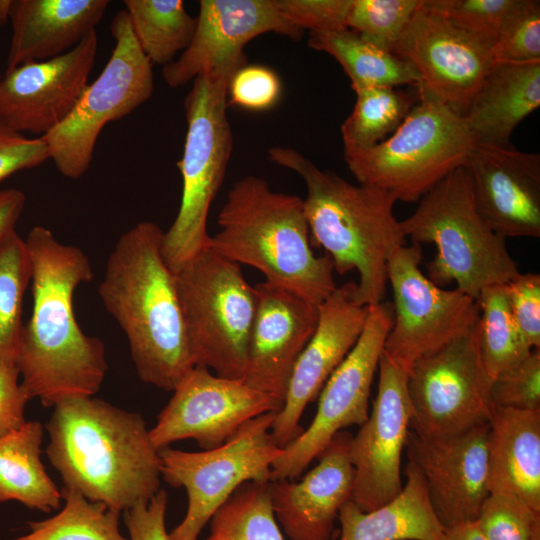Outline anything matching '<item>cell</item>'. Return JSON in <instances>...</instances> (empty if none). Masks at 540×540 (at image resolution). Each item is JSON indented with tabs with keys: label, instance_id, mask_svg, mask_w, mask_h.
I'll list each match as a JSON object with an SVG mask.
<instances>
[{
	"label": "cell",
	"instance_id": "obj_4",
	"mask_svg": "<svg viewBox=\"0 0 540 540\" xmlns=\"http://www.w3.org/2000/svg\"><path fill=\"white\" fill-rule=\"evenodd\" d=\"M269 159L297 173L305 182L303 199L312 246L322 247L334 271H357L354 299L361 306L383 302L392 254L406 245L395 198L370 185H354L290 147L268 150Z\"/></svg>",
	"mask_w": 540,
	"mask_h": 540
},
{
	"label": "cell",
	"instance_id": "obj_2",
	"mask_svg": "<svg viewBox=\"0 0 540 540\" xmlns=\"http://www.w3.org/2000/svg\"><path fill=\"white\" fill-rule=\"evenodd\" d=\"M52 408L46 455L64 487L119 512L159 491V451L139 413L85 395Z\"/></svg>",
	"mask_w": 540,
	"mask_h": 540
},
{
	"label": "cell",
	"instance_id": "obj_43",
	"mask_svg": "<svg viewBox=\"0 0 540 540\" xmlns=\"http://www.w3.org/2000/svg\"><path fill=\"white\" fill-rule=\"evenodd\" d=\"M282 15L297 29L324 33L348 29L352 0H274Z\"/></svg>",
	"mask_w": 540,
	"mask_h": 540
},
{
	"label": "cell",
	"instance_id": "obj_5",
	"mask_svg": "<svg viewBox=\"0 0 540 540\" xmlns=\"http://www.w3.org/2000/svg\"><path fill=\"white\" fill-rule=\"evenodd\" d=\"M210 248L239 265L260 271L265 281L320 305L336 289L334 267L312 250L301 197L276 192L248 175L227 194Z\"/></svg>",
	"mask_w": 540,
	"mask_h": 540
},
{
	"label": "cell",
	"instance_id": "obj_50",
	"mask_svg": "<svg viewBox=\"0 0 540 540\" xmlns=\"http://www.w3.org/2000/svg\"><path fill=\"white\" fill-rule=\"evenodd\" d=\"M13 0H0V25L9 21L10 10Z\"/></svg>",
	"mask_w": 540,
	"mask_h": 540
},
{
	"label": "cell",
	"instance_id": "obj_21",
	"mask_svg": "<svg viewBox=\"0 0 540 540\" xmlns=\"http://www.w3.org/2000/svg\"><path fill=\"white\" fill-rule=\"evenodd\" d=\"M355 287V282L337 286L318 306L316 329L293 367L283 407L272 424V437L281 448L302 433L299 423L306 406L318 397L362 333L369 307L355 301Z\"/></svg>",
	"mask_w": 540,
	"mask_h": 540
},
{
	"label": "cell",
	"instance_id": "obj_19",
	"mask_svg": "<svg viewBox=\"0 0 540 540\" xmlns=\"http://www.w3.org/2000/svg\"><path fill=\"white\" fill-rule=\"evenodd\" d=\"M194 37L177 60L165 65L166 84L177 88L197 76L247 65L244 47L252 39L276 33L299 40L303 31L279 11L274 0H201Z\"/></svg>",
	"mask_w": 540,
	"mask_h": 540
},
{
	"label": "cell",
	"instance_id": "obj_3",
	"mask_svg": "<svg viewBox=\"0 0 540 540\" xmlns=\"http://www.w3.org/2000/svg\"><path fill=\"white\" fill-rule=\"evenodd\" d=\"M162 229L141 221L111 251L98 294L125 333L141 381L173 391L195 366L175 273L162 251Z\"/></svg>",
	"mask_w": 540,
	"mask_h": 540
},
{
	"label": "cell",
	"instance_id": "obj_42",
	"mask_svg": "<svg viewBox=\"0 0 540 540\" xmlns=\"http://www.w3.org/2000/svg\"><path fill=\"white\" fill-rule=\"evenodd\" d=\"M282 93V83L274 70L262 65H245L230 78L227 101L252 111L275 106Z\"/></svg>",
	"mask_w": 540,
	"mask_h": 540
},
{
	"label": "cell",
	"instance_id": "obj_23",
	"mask_svg": "<svg viewBox=\"0 0 540 540\" xmlns=\"http://www.w3.org/2000/svg\"><path fill=\"white\" fill-rule=\"evenodd\" d=\"M254 287L256 313L242 380L284 402L293 367L316 329L319 305L266 281Z\"/></svg>",
	"mask_w": 540,
	"mask_h": 540
},
{
	"label": "cell",
	"instance_id": "obj_39",
	"mask_svg": "<svg viewBox=\"0 0 540 540\" xmlns=\"http://www.w3.org/2000/svg\"><path fill=\"white\" fill-rule=\"evenodd\" d=\"M494 62L540 61V2L518 0L492 46Z\"/></svg>",
	"mask_w": 540,
	"mask_h": 540
},
{
	"label": "cell",
	"instance_id": "obj_38",
	"mask_svg": "<svg viewBox=\"0 0 540 540\" xmlns=\"http://www.w3.org/2000/svg\"><path fill=\"white\" fill-rule=\"evenodd\" d=\"M518 0H422L421 8L458 29L494 44Z\"/></svg>",
	"mask_w": 540,
	"mask_h": 540
},
{
	"label": "cell",
	"instance_id": "obj_7",
	"mask_svg": "<svg viewBox=\"0 0 540 540\" xmlns=\"http://www.w3.org/2000/svg\"><path fill=\"white\" fill-rule=\"evenodd\" d=\"M400 126L381 143L344 151L359 182L390 193L396 201H419L452 171L466 167L478 144L465 117L423 85Z\"/></svg>",
	"mask_w": 540,
	"mask_h": 540
},
{
	"label": "cell",
	"instance_id": "obj_46",
	"mask_svg": "<svg viewBox=\"0 0 540 540\" xmlns=\"http://www.w3.org/2000/svg\"><path fill=\"white\" fill-rule=\"evenodd\" d=\"M19 378L16 354L0 351V436L26 422L24 412L30 399Z\"/></svg>",
	"mask_w": 540,
	"mask_h": 540
},
{
	"label": "cell",
	"instance_id": "obj_32",
	"mask_svg": "<svg viewBox=\"0 0 540 540\" xmlns=\"http://www.w3.org/2000/svg\"><path fill=\"white\" fill-rule=\"evenodd\" d=\"M476 300L479 356L490 387L500 372L522 361L533 349L513 318L505 284L484 288Z\"/></svg>",
	"mask_w": 540,
	"mask_h": 540
},
{
	"label": "cell",
	"instance_id": "obj_36",
	"mask_svg": "<svg viewBox=\"0 0 540 540\" xmlns=\"http://www.w3.org/2000/svg\"><path fill=\"white\" fill-rule=\"evenodd\" d=\"M31 260L25 239L13 231L0 245V351L16 354L24 294L31 283Z\"/></svg>",
	"mask_w": 540,
	"mask_h": 540
},
{
	"label": "cell",
	"instance_id": "obj_29",
	"mask_svg": "<svg viewBox=\"0 0 540 540\" xmlns=\"http://www.w3.org/2000/svg\"><path fill=\"white\" fill-rule=\"evenodd\" d=\"M44 426L26 421L0 436V503L18 501L29 509H59L62 496L41 461Z\"/></svg>",
	"mask_w": 540,
	"mask_h": 540
},
{
	"label": "cell",
	"instance_id": "obj_13",
	"mask_svg": "<svg viewBox=\"0 0 540 540\" xmlns=\"http://www.w3.org/2000/svg\"><path fill=\"white\" fill-rule=\"evenodd\" d=\"M393 323L388 302L369 306L356 344L331 374L319 393L315 416L307 429L285 447L273 462L270 480H295L349 426H361L369 415L371 386L384 342Z\"/></svg>",
	"mask_w": 540,
	"mask_h": 540
},
{
	"label": "cell",
	"instance_id": "obj_12",
	"mask_svg": "<svg viewBox=\"0 0 540 540\" xmlns=\"http://www.w3.org/2000/svg\"><path fill=\"white\" fill-rule=\"evenodd\" d=\"M420 245H404L390 257L387 278L393 292V323L383 354L406 372L419 358L468 332L479 319L476 299L444 289L420 269Z\"/></svg>",
	"mask_w": 540,
	"mask_h": 540
},
{
	"label": "cell",
	"instance_id": "obj_9",
	"mask_svg": "<svg viewBox=\"0 0 540 540\" xmlns=\"http://www.w3.org/2000/svg\"><path fill=\"white\" fill-rule=\"evenodd\" d=\"M175 276L195 366L242 380L256 313L255 287L239 264L211 248L189 260Z\"/></svg>",
	"mask_w": 540,
	"mask_h": 540
},
{
	"label": "cell",
	"instance_id": "obj_14",
	"mask_svg": "<svg viewBox=\"0 0 540 540\" xmlns=\"http://www.w3.org/2000/svg\"><path fill=\"white\" fill-rule=\"evenodd\" d=\"M478 321L465 334L416 360L407 371L410 427L416 434L447 436L488 421L489 384L480 362Z\"/></svg>",
	"mask_w": 540,
	"mask_h": 540
},
{
	"label": "cell",
	"instance_id": "obj_37",
	"mask_svg": "<svg viewBox=\"0 0 540 540\" xmlns=\"http://www.w3.org/2000/svg\"><path fill=\"white\" fill-rule=\"evenodd\" d=\"M422 0H352L347 28L389 52L406 30Z\"/></svg>",
	"mask_w": 540,
	"mask_h": 540
},
{
	"label": "cell",
	"instance_id": "obj_40",
	"mask_svg": "<svg viewBox=\"0 0 540 540\" xmlns=\"http://www.w3.org/2000/svg\"><path fill=\"white\" fill-rule=\"evenodd\" d=\"M475 523L486 540H533L540 533V514L503 493H489Z\"/></svg>",
	"mask_w": 540,
	"mask_h": 540
},
{
	"label": "cell",
	"instance_id": "obj_17",
	"mask_svg": "<svg viewBox=\"0 0 540 540\" xmlns=\"http://www.w3.org/2000/svg\"><path fill=\"white\" fill-rule=\"evenodd\" d=\"M97 48L93 30L62 55L8 68L0 79V122L18 133L40 137L55 129L86 88Z\"/></svg>",
	"mask_w": 540,
	"mask_h": 540
},
{
	"label": "cell",
	"instance_id": "obj_25",
	"mask_svg": "<svg viewBox=\"0 0 540 540\" xmlns=\"http://www.w3.org/2000/svg\"><path fill=\"white\" fill-rule=\"evenodd\" d=\"M107 0H13L8 68L71 50L102 20Z\"/></svg>",
	"mask_w": 540,
	"mask_h": 540
},
{
	"label": "cell",
	"instance_id": "obj_15",
	"mask_svg": "<svg viewBox=\"0 0 540 540\" xmlns=\"http://www.w3.org/2000/svg\"><path fill=\"white\" fill-rule=\"evenodd\" d=\"M283 404L243 380L221 377L196 365L173 390L149 436L158 451L186 439L208 450L225 443L246 422L279 412Z\"/></svg>",
	"mask_w": 540,
	"mask_h": 540
},
{
	"label": "cell",
	"instance_id": "obj_35",
	"mask_svg": "<svg viewBox=\"0 0 540 540\" xmlns=\"http://www.w3.org/2000/svg\"><path fill=\"white\" fill-rule=\"evenodd\" d=\"M209 524L205 540H285L273 511L269 480L242 484Z\"/></svg>",
	"mask_w": 540,
	"mask_h": 540
},
{
	"label": "cell",
	"instance_id": "obj_47",
	"mask_svg": "<svg viewBox=\"0 0 540 540\" xmlns=\"http://www.w3.org/2000/svg\"><path fill=\"white\" fill-rule=\"evenodd\" d=\"M168 496L164 489L123 511L129 540H170L166 530Z\"/></svg>",
	"mask_w": 540,
	"mask_h": 540
},
{
	"label": "cell",
	"instance_id": "obj_41",
	"mask_svg": "<svg viewBox=\"0 0 540 540\" xmlns=\"http://www.w3.org/2000/svg\"><path fill=\"white\" fill-rule=\"evenodd\" d=\"M491 407L540 411V349L500 372L491 382Z\"/></svg>",
	"mask_w": 540,
	"mask_h": 540
},
{
	"label": "cell",
	"instance_id": "obj_22",
	"mask_svg": "<svg viewBox=\"0 0 540 540\" xmlns=\"http://www.w3.org/2000/svg\"><path fill=\"white\" fill-rule=\"evenodd\" d=\"M477 210L503 238L540 237V155L478 143L467 163Z\"/></svg>",
	"mask_w": 540,
	"mask_h": 540
},
{
	"label": "cell",
	"instance_id": "obj_49",
	"mask_svg": "<svg viewBox=\"0 0 540 540\" xmlns=\"http://www.w3.org/2000/svg\"><path fill=\"white\" fill-rule=\"evenodd\" d=\"M441 540H486L475 521L461 523L449 528H445Z\"/></svg>",
	"mask_w": 540,
	"mask_h": 540
},
{
	"label": "cell",
	"instance_id": "obj_11",
	"mask_svg": "<svg viewBox=\"0 0 540 540\" xmlns=\"http://www.w3.org/2000/svg\"><path fill=\"white\" fill-rule=\"evenodd\" d=\"M276 413L246 422L216 448L159 451L161 478L184 488L188 498L185 516L169 533L170 540H198L213 514L242 484L270 480L271 466L283 450L271 434Z\"/></svg>",
	"mask_w": 540,
	"mask_h": 540
},
{
	"label": "cell",
	"instance_id": "obj_33",
	"mask_svg": "<svg viewBox=\"0 0 540 540\" xmlns=\"http://www.w3.org/2000/svg\"><path fill=\"white\" fill-rule=\"evenodd\" d=\"M61 496L58 513L28 522L30 531L11 540H129L119 528L121 512L64 486Z\"/></svg>",
	"mask_w": 540,
	"mask_h": 540
},
{
	"label": "cell",
	"instance_id": "obj_6",
	"mask_svg": "<svg viewBox=\"0 0 540 540\" xmlns=\"http://www.w3.org/2000/svg\"><path fill=\"white\" fill-rule=\"evenodd\" d=\"M401 221L413 244H434L436 254L426 264L428 278L477 299L492 285L506 284L520 271L506 239L495 233L479 214L467 167H460L420 200Z\"/></svg>",
	"mask_w": 540,
	"mask_h": 540
},
{
	"label": "cell",
	"instance_id": "obj_24",
	"mask_svg": "<svg viewBox=\"0 0 540 540\" xmlns=\"http://www.w3.org/2000/svg\"><path fill=\"white\" fill-rule=\"evenodd\" d=\"M352 435L341 431L300 480H269L276 520L290 540H330L341 507L351 499Z\"/></svg>",
	"mask_w": 540,
	"mask_h": 540
},
{
	"label": "cell",
	"instance_id": "obj_1",
	"mask_svg": "<svg viewBox=\"0 0 540 540\" xmlns=\"http://www.w3.org/2000/svg\"><path fill=\"white\" fill-rule=\"evenodd\" d=\"M25 243L33 305L16 351L21 385L44 407L68 396H94L108 370L105 347L81 330L73 308L76 289L94 277L89 258L44 226L33 227Z\"/></svg>",
	"mask_w": 540,
	"mask_h": 540
},
{
	"label": "cell",
	"instance_id": "obj_16",
	"mask_svg": "<svg viewBox=\"0 0 540 540\" xmlns=\"http://www.w3.org/2000/svg\"><path fill=\"white\" fill-rule=\"evenodd\" d=\"M410 421L407 372L382 353L371 412L349 444L354 468L350 500L360 510H374L401 491V459Z\"/></svg>",
	"mask_w": 540,
	"mask_h": 540
},
{
	"label": "cell",
	"instance_id": "obj_20",
	"mask_svg": "<svg viewBox=\"0 0 540 540\" xmlns=\"http://www.w3.org/2000/svg\"><path fill=\"white\" fill-rule=\"evenodd\" d=\"M492 46L420 6L393 53L416 68L421 85L464 116L494 62Z\"/></svg>",
	"mask_w": 540,
	"mask_h": 540
},
{
	"label": "cell",
	"instance_id": "obj_30",
	"mask_svg": "<svg viewBox=\"0 0 540 540\" xmlns=\"http://www.w3.org/2000/svg\"><path fill=\"white\" fill-rule=\"evenodd\" d=\"M310 48L331 55L343 68L355 91L367 87H396L421 83L407 60L367 42L350 29L310 33Z\"/></svg>",
	"mask_w": 540,
	"mask_h": 540
},
{
	"label": "cell",
	"instance_id": "obj_27",
	"mask_svg": "<svg viewBox=\"0 0 540 540\" xmlns=\"http://www.w3.org/2000/svg\"><path fill=\"white\" fill-rule=\"evenodd\" d=\"M539 106L540 61L493 62L464 117L478 143L505 146Z\"/></svg>",
	"mask_w": 540,
	"mask_h": 540
},
{
	"label": "cell",
	"instance_id": "obj_28",
	"mask_svg": "<svg viewBox=\"0 0 540 540\" xmlns=\"http://www.w3.org/2000/svg\"><path fill=\"white\" fill-rule=\"evenodd\" d=\"M406 483L388 503L360 510L351 500L340 509L338 540H441L445 531L429 500L420 471L410 462Z\"/></svg>",
	"mask_w": 540,
	"mask_h": 540
},
{
	"label": "cell",
	"instance_id": "obj_8",
	"mask_svg": "<svg viewBox=\"0 0 540 540\" xmlns=\"http://www.w3.org/2000/svg\"><path fill=\"white\" fill-rule=\"evenodd\" d=\"M236 71L220 69L197 76L185 98L187 131L178 162L181 202L161 245L163 258L174 273L211 246L208 214L232 152L227 87Z\"/></svg>",
	"mask_w": 540,
	"mask_h": 540
},
{
	"label": "cell",
	"instance_id": "obj_34",
	"mask_svg": "<svg viewBox=\"0 0 540 540\" xmlns=\"http://www.w3.org/2000/svg\"><path fill=\"white\" fill-rule=\"evenodd\" d=\"M355 93L353 110L341 125L344 151L365 150L384 141L403 122L415 99L394 87H367Z\"/></svg>",
	"mask_w": 540,
	"mask_h": 540
},
{
	"label": "cell",
	"instance_id": "obj_48",
	"mask_svg": "<svg viewBox=\"0 0 540 540\" xmlns=\"http://www.w3.org/2000/svg\"><path fill=\"white\" fill-rule=\"evenodd\" d=\"M26 201L23 191L15 188L0 190V245L15 231Z\"/></svg>",
	"mask_w": 540,
	"mask_h": 540
},
{
	"label": "cell",
	"instance_id": "obj_51",
	"mask_svg": "<svg viewBox=\"0 0 540 540\" xmlns=\"http://www.w3.org/2000/svg\"><path fill=\"white\" fill-rule=\"evenodd\" d=\"M533 540H540V533H539V534H537V535H536V536L534 537V539H533Z\"/></svg>",
	"mask_w": 540,
	"mask_h": 540
},
{
	"label": "cell",
	"instance_id": "obj_18",
	"mask_svg": "<svg viewBox=\"0 0 540 540\" xmlns=\"http://www.w3.org/2000/svg\"><path fill=\"white\" fill-rule=\"evenodd\" d=\"M488 433L489 421L441 437L409 431L407 457L422 474L444 528L475 521L489 495Z\"/></svg>",
	"mask_w": 540,
	"mask_h": 540
},
{
	"label": "cell",
	"instance_id": "obj_52",
	"mask_svg": "<svg viewBox=\"0 0 540 540\" xmlns=\"http://www.w3.org/2000/svg\"><path fill=\"white\" fill-rule=\"evenodd\" d=\"M1 77H2V76H1V73H0V79H1Z\"/></svg>",
	"mask_w": 540,
	"mask_h": 540
},
{
	"label": "cell",
	"instance_id": "obj_10",
	"mask_svg": "<svg viewBox=\"0 0 540 540\" xmlns=\"http://www.w3.org/2000/svg\"><path fill=\"white\" fill-rule=\"evenodd\" d=\"M115 46L102 72L87 84L69 116L42 136L58 171L78 179L88 170L102 129L132 113L154 89L152 63L140 48L125 10L111 22Z\"/></svg>",
	"mask_w": 540,
	"mask_h": 540
},
{
	"label": "cell",
	"instance_id": "obj_45",
	"mask_svg": "<svg viewBox=\"0 0 540 540\" xmlns=\"http://www.w3.org/2000/svg\"><path fill=\"white\" fill-rule=\"evenodd\" d=\"M49 159L41 137L27 138L0 122V184L12 174L37 167Z\"/></svg>",
	"mask_w": 540,
	"mask_h": 540
},
{
	"label": "cell",
	"instance_id": "obj_44",
	"mask_svg": "<svg viewBox=\"0 0 540 540\" xmlns=\"http://www.w3.org/2000/svg\"><path fill=\"white\" fill-rule=\"evenodd\" d=\"M513 318L532 349L540 348V275L519 273L505 284Z\"/></svg>",
	"mask_w": 540,
	"mask_h": 540
},
{
	"label": "cell",
	"instance_id": "obj_31",
	"mask_svg": "<svg viewBox=\"0 0 540 540\" xmlns=\"http://www.w3.org/2000/svg\"><path fill=\"white\" fill-rule=\"evenodd\" d=\"M136 40L151 63L167 65L191 43L197 18L182 0H125Z\"/></svg>",
	"mask_w": 540,
	"mask_h": 540
},
{
	"label": "cell",
	"instance_id": "obj_26",
	"mask_svg": "<svg viewBox=\"0 0 540 540\" xmlns=\"http://www.w3.org/2000/svg\"><path fill=\"white\" fill-rule=\"evenodd\" d=\"M488 421L489 493L540 514V411L491 407Z\"/></svg>",
	"mask_w": 540,
	"mask_h": 540
}]
</instances>
